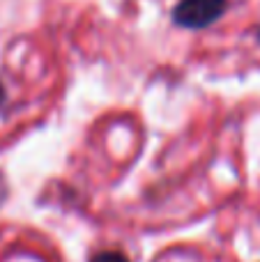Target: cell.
Segmentation results:
<instances>
[{
	"label": "cell",
	"instance_id": "7a4b0ae2",
	"mask_svg": "<svg viewBox=\"0 0 260 262\" xmlns=\"http://www.w3.org/2000/svg\"><path fill=\"white\" fill-rule=\"evenodd\" d=\"M92 262H129V260L118 251H104V253H97Z\"/></svg>",
	"mask_w": 260,
	"mask_h": 262
},
{
	"label": "cell",
	"instance_id": "3957f363",
	"mask_svg": "<svg viewBox=\"0 0 260 262\" xmlns=\"http://www.w3.org/2000/svg\"><path fill=\"white\" fill-rule=\"evenodd\" d=\"M3 104H5V88H3V83H0V108H3Z\"/></svg>",
	"mask_w": 260,
	"mask_h": 262
},
{
	"label": "cell",
	"instance_id": "6da1fadb",
	"mask_svg": "<svg viewBox=\"0 0 260 262\" xmlns=\"http://www.w3.org/2000/svg\"><path fill=\"white\" fill-rule=\"evenodd\" d=\"M226 7L228 0H180L173 9V21L187 30H203L219 21Z\"/></svg>",
	"mask_w": 260,
	"mask_h": 262
}]
</instances>
